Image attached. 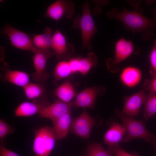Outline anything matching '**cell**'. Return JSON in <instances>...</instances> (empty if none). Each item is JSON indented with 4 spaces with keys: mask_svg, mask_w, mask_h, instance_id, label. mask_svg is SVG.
I'll return each mask as SVG.
<instances>
[{
    "mask_svg": "<svg viewBox=\"0 0 156 156\" xmlns=\"http://www.w3.org/2000/svg\"><path fill=\"white\" fill-rule=\"evenodd\" d=\"M107 150L112 155H115L116 156H136L126 151L119 145L115 146H108Z\"/></svg>",
    "mask_w": 156,
    "mask_h": 156,
    "instance_id": "cell-29",
    "label": "cell"
},
{
    "mask_svg": "<svg viewBox=\"0 0 156 156\" xmlns=\"http://www.w3.org/2000/svg\"><path fill=\"white\" fill-rule=\"evenodd\" d=\"M82 7L81 16L75 20L74 25L78 24L75 27L80 29L82 48L90 50L92 48L91 40L96 33L97 29L92 16L88 2L85 1Z\"/></svg>",
    "mask_w": 156,
    "mask_h": 156,
    "instance_id": "cell-3",
    "label": "cell"
},
{
    "mask_svg": "<svg viewBox=\"0 0 156 156\" xmlns=\"http://www.w3.org/2000/svg\"><path fill=\"white\" fill-rule=\"evenodd\" d=\"M79 73L85 75L92 67H96L98 64V58L96 54L93 51L88 53L85 57H79Z\"/></svg>",
    "mask_w": 156,
    "mask_h": 156,
    "instance_id": "cell-21",
    "label": "cell"
},
{
    "mask_svg": "<svg viewBox=\"0 0 156 156\" xmlns=\"http://www.w3.org/2000/svg\"><path fill=\"white\" fill-rule=\"evenodd\" d=\"M126 133V129L123 124L114 122L104 135V143L109 146L119 145Z\"/></svg>",
    "mask_w": 156,
    "mask_h": 156,
    "instance_id": "cell-15",
    "label": "cell"
},
{
    "mask_svg": "<svg viewBox=\"0 0 156 156\" xmlns=\"http://www.w3.org/2000/svg\"><path fill=\"white\" fill-rule=\"evenodd\" d=\"M15 130L3 120L0 119V138L2 140L8 135L12 133Z\"/></svg>",
    "mask_w": 156,
    "mask_h": 156,
    "instance_id": "cell-26",
    "label": "cell"
},
{
    "mask_svg": "<svg viewBox=\"0 0 156 156\" xmlns=\"http://www.w3.org/2000/svg\"><path fill=\"white\" fill-rule=\"evenodd\" d=\"M72 74L79 72V57H73L68 61Z\"/></svg>",
    "mask_w": 156,
    "mask_h": 156,
    "instance_id": "cell-30",
    "label": "cell"
},
{
    "mask_svg": "<svg viewBox=\"0 0 156 156\" xmlns=\"http://www.w3.org/2000/svg\"><path fill=\"white\" fill-rule=\"evenodd\" d=\"M95 123L94 119L84 110L79 116L72 120L70 130L77 135L87 139L89 137Z\"/></svg>",
    "mask_w": 156,
    "mask_h": 156,
    "instance_id": "cell-10",
    "label": "cell"
},
{
    "mask_svg": "<svg viewBox=\"0 0 156 156\" xmlns=\"http://www.w3.org/2000/svg\"><path fill=\"white\" fill-rule=\"evenodd\" d=\"M150 142L153 144L154 147L155 151V156H156V140H152Z\"/></svg>",
    "mask_w": 156,
    "mask_h": 156,
    "instance_id": "cell-32",
    "label": "cell"
},
{
    "mask_svg": "<svg viewBox=\"0 0 156 156\" xmlns=\"http://www.w3.org/2000/svg\"><path fill=\"white\" fill-rule=\"evenodd\" d=\"M116 113L122 122L126 130V135L122 142H127L135 139H142L146 142L156 140V136L147 129L141 121L127 117L118 110L116 111Z\"/></svg>",
    "mask_w": 156,
    "mask_h": 156,
    "instance_id": "cell-2",
    "label": "cell"
},
{
    "mask_svg": "<svg viewBox=\"0 0 156 156\" xmlns=\"http://www.w3.org/2000/svg\"><path fill=\"white\" fill-rule=\"evenodd\" d=\"M149 58L151 65L150 73L152 77L156 75V38L154 41Z\"/></svg>",
    "mask_w": 156,
    "mask_h": 156,
    "instance_id": "cell-27",
    "label": "cell"
},
{
    "mask_svg": "<svg viewBox=\"0 0 156 156\" xmlns=\"http://www.w3.org/2000/svg\"><path fill=\"white\" fill-rule=\"evenodd\" d=\"M144 105L143 117L146 121L156 114V93L149 94Z\"/></svg>",
    "mask_w": 156,
    "mask_h": 156,
    "instance_id": "cell-24",
    "label": "cell"
},
{
    "mask_svg": "<svg viewBox=\"0 0 156 156\" xmlns=\"http://www.w3.org/2000/svg\"><path fill=\"white\" fill-rule=\"evenodd\" d=\"M56 139L53 127H42L35 131L33 151L35 156H49Z\"/></svg>",
    "mask_w": 156,
    "mask_h": 156,
    "instance_id": "cell-4",
    "label": "cell"
},
{
    "mask_svg": "<svg viewBox=\"0 0 156 156\" xmlns=\"http://www.w3.org/2000/svg\"><path fill=\"white\" fill-rule=\"evenodd\" d=\"M143 12L140 8H135L133 11L124 8L120 11L114 8L107 12L106 15L109 18H114L120 21L125 29L133 33H142V39L147 40L154 34L153 30L156 29V19L145 17L142 14Z\"/></svg>",
    "mask_w": 156,
    "mask_h": 156,
    "instance_id": "cell-1",
    "label": "cell"
},
{
    "mask_svg": "<svg viewBox=\"0 0 156 156\" xmlns=\"http://www.w3.org/2000/svg\"><path fill=\"white\" fill-rule=\"evenodd\" d=\"M147 96L142 89L140 91L125 99L123 108L121 112L124 115L133 118L138 114L140 108Z\"/></svg>",
    "mask_w": 156,
    "mask_h": 156,
    "instance_id": "cell-12",
    "label": "cell"
},
{
    "mask_svg": "<svg viewBox=\"0 0 156 156\" xmlns=\"http://www.w3.org/2000/svg\"><path fill=\"white\" fill-rule=\"evenodd\" d=\"M112 155L100 144H92L89 146L88 149V156H111Z\"/></svg>",
    "mask_w": 156,
    "mask_h": 156,
    "instance_id": "cell-25",
    "label": "cell"
},
{
    "mask_svg": "<svg viewBox=\"0 0 156 156\" xmlns=\"http://www.w3.org/2000/svg\"><path fill=\"white\" fill-rule=\"evenodd\" d=\"M23 88L26 97L29 100L41 98L45 92L44 86L40 83L29 82Z\"/></svg>",
    "mask_w": 156,
    "mask_h": 156,
    "instance_id": "cell-22",
    "label": "cell"
},
{
    "mask_svg": "<svg viewBox=\"0 0 156 156\" xmlns=\"http://www.w3.org/2000/svg\"><path fill=\"white\" fill-rule=\"evenodd\" d=\"M0 156H20L17 153L5 147L2 141L0 144Z\"/></svg>",
    "mask_w": 156,
    "mask_h": 156,
    "instance_id": "cell-31",
    "label": "cell"
},
{
    "mask_svg": "<svg viewBox=\"0 0 156 156\" xmlns=\"http://www.w3.org/2000/svg\"><path fill=\"white\" fill-rule=\"evenodd\" d=\"M72 120L71 111L52 121L56 139L65 138L70 127Z\"/></svg>",
    "mask_w": 156,
    "mask_h": 156,
    "instance_id": "cell-16",
    "label": "cell"
},
{
    "mask_svg": "<svg viewBox=\"0 0 156 156\" xmlns=\"http://www.w3.org/2000/svg\"><path fill=\"white\" fill-rule=\"evenodd\" d=\"M72 74L68 61L63 60L59 61L53 72L54 84L56 85L60 80L68 77Z\"/></svg>",
    "mask_w": 156,
    "mask_h": 156,
    "instance_id": "cell-23",
    "label": "cell"
},
{
    "mask_svg": "<svg viewBox=\"0 0 156 156\" xmlns=\"http://www.w3.org/2000/svg\"><path fill=\"white\" fill-rule=\"evenodd\" d=\"M50 104L46 100L37 99L31 102L25 101L20 104L14 110V116L29 117L39 114L43 109Z\"/></svg>",
    "mask_w": 156,
    "mask_h": 156,
    "instance_id": "cell-14",
    "label": "cell"
},
{
    "mask_svg": "<svg viewBox=\"0 0 156 156\" xmlns=\"http://www.w3.org/2000/svg\"><path fill=\"white\" fill-rule=\"evenodd\" d=\"M105 90L103 86L90 87L83 90L77 95L74 105L83 108H92L97 95L103 94Z\"/></svg>",
    "mask_w": 156,
    "mask_h": 156,
    "instance_id": "cell-11",
    "label": "cell"
},
{
    "mask_svg": "<svg viewBox=\"0 0 156 156\" xmlns=\"http://www.w3.org/2000/svg\"><path fill=\"white\" fill-rule=\"evenodd\" d=\"M33 52V64L35 71L32 73L34 80L39 83L46 81L49 77V74L46 71L48 60L54 55L51 49H42L36 47Z\"/></svg>",
    "mask_w": 156,
    "mask_h": 156,
    "instance_id": "cell-5",
    "label": "cell"
},
{
    "mask_svg": "<svg viewBox=\"0 0 156 156\" xmlns=\"http://www.w3.org/2000/svg\"><path fill=\"white\" fill-rule=\"evenodd\" d=\"M151 77L150 79L146 80L142 88L145 91L148 90L149 94L156 93V75Z\"/></svg>",
    "mask_w": 156,
    "mask_h": 156,
    "instance_id": "cell-28",
    "label": "cell"
},
{
    "mask_svg": "<svg viewBox=\"0 0 156 156\" xmlns=\"http://www.w3.org/2000/svg\"><path fill=\"white\" fill-rule=\"evenodd\" d=\"M53 29L47 26L44 29L43 34L34 35L32 40L35 46L42 49H51L52 44Z\"/></svg>",
    "mask_w": 156,
    "mask_h": 156,
    "instance_id": "cell-18",
    "label": "cell"
},
{
    "mask_svg": "<svg viewBox=\"0 0 156 156\" xmlns=\"http://www.w3.org/2000/svg\"><path fill=\"white\" fill-rule=\"evenodd\" d=\"M141 73L138 68L133 66L128 67L122 71L120 79L127 86L133 87L137 85L141 79Z\"/></svg>",
    "mask_w": 156,
    "mask_h": 156,
    "instance_id": "cell-19",
    "label": "cell"
},
{
    "mask_svg": "<svg viewBox=\"0 0 156 156\" xmlns=\"http://www.w3.org/2000/svg\"><path fill=\"white\" fill-rule=\"evenodd\" d=\"M1 31L8 36L11 44L16 48L32 52L36 48L32 39L28 34L13 27L7 23Z\"/></svg>",
    "mask_w": 156,
    "mask_h": 156,
    "instance_id": "cell-6",
    "label": "cell"
},
{
    "mask_svg": "<svg viewBox=\"0 0 156 156\" xmlns=\"http://www.w3.org/2000/svg\"><path fill=\"white\" fill-rule=\"evenodd\" d=\"M134 47L131 41L123 38L118 40L115 46V53L113 59L106 61L107 68L112 71L118 70V65L129 56L134 52Z\"/></svg>",
    "mask_w": 156,
    "mask_h": 156,
    "instance_id": "cell-9",
    "label": "cell"
},
{
    "mask_svg": "<svg viewBox=\"0 0 156 156\" xmlns=\"http://www.w3.org/2000/svg\"><path fill=\"white\" fill-rule=\"evenodd\" d=\"M153 12L154 14L153 18L156 19V8L153 10Z\"/></svg>",
    "mask_w": 156,
    "mask_h": 156,
    "instance_id": "cell-33",
    "label": "cell"
},
{
    "mask_svg": "<svg viewBox=\"0 0 156 156\" xmlns=\"http://www.w3.org/2000/svg\"><path fill=\"white\" fill-rule=\"evenodd\" d=\"M52 50L57 60L68 61L74 57V46L66 42V38L62 32L57 29L53 34Z\"/></svg>",
    "mask_w": 156,
    "mask_h": 156,
    "instance_id": "cell-7",
    "label": "cell"
},
{
    "mask_svg": "<svg viewBox=\"0 0 156 156\" xmlns=\"http://www.w3.org/2000/svg\"><path fill=\"white\" fill-rule=\"evenodd\" d=\"M54 92L59 100L67 103L71 102L75 94L73 86L68 81H66L59 86Z\"/></svg>",
    "mask_w": 156,
    "mask_h": 156,
    "instance_id": "cell-20",
    "label": "cell"
},
{
    "mask_svg": "<svg viewBox=\"0 0 156 156\" xmlns=\"http://www.w3.org/2000/svg\"><path fill=\"white\" fill-rule=\"evenodd\" d=\"M29 75L25 72L8 69L5 70L3 77L4 81L23 88L29 82Z\"/></svg>",
    "mask_w": 156,
    "mask_h": 156,
    "instance_id": "cell-17",
    "label": "cell"
},
{
    "mask_svg": "<svg viewBox=\"0 0 156 156\" xmlns=\"http://www.w3.org/2000/svg\"><path fill=\"white\" fill-rule=\"evenodd\" d=\"M73 105V102L67 103L59 99L44 107L39 114V116L53 121L70 111Z\"/></svg>",
    "mask_w": 156,
    "mask_h": 156,
    "instance_id": "cell-13",
    "label": "cell"
},
{
    "mask_svg": "<svg viewBox=\"0 0 156 156\" xmlns=\"http://www.w3.org/2000/svg\"><path fill=\"white\" fill-rule=\"evenodd\" d=\"M74 2L68 0H56L47 8L43 17L58 21L64 16L71 19L75 13Z\"/></svg>",
    "mask_w": 156,
    "mask_h": 156,
    "instance_id": "cell-8",
    "label": "cell"
}]
</instances>
